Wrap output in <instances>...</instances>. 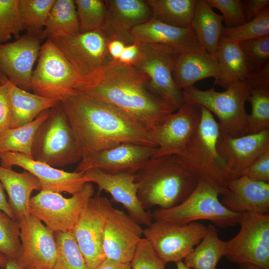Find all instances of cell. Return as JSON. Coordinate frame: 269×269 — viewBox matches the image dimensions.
Segmentation results:
<instances>
[{"instance_id":"cell-1","label":"cell","mask_w":269,"mask_h":269,"mask_svg":"<svg viewBox=\"0 0 269 269\" xmlns=\"http://www.w3.org/2000/svg\"><path fill=\"white\" fill-rule=\"evenodd\" d=\"M75 90L118 109L150 132L177 110L151 91L145 74L119 61L110 60Z\"/></svg>"},{"instance_id":"cell-2","label":"cell","mask_w":269,"mask_h":269,"mask_svg":"<svg viewBox=\"0 0 269 269\" xmlns=\"http://www.w3.org/2000/svg\"><path fill=\"white\" fill-rule=\"evenodd\" d=\"M61 104L77 140L82 159L123 143L157 147L151 132L144 126L79 91L75 90Z\"/></svg>"},{"instance_id":"cell-3","label":"cell","mask_w":269,"mask_h":269,"mask_svg":"<svg viewBox=\"0 0 269 269\" xmlns=\"http://www.w3.org/2000/svg\"><path fill=\"white\" fill-rule=\"evenodd\" d=\"M134 176L138 199L145 210L176 206L191 193L198 182L176 155L151 158Z\"/></svg>"},{"instance_id":"cell-4","label":"cell","mask_w":269,"mask_h":269,"mask_svg":"<svg viewBox=\"0 0 269 269\" xmlns=\"http://www.w3.org/2000/svg\"><path fill=\"white\" fill-rule=\"evenodd\" d=\"M220 134L219 124L213 115L201 107L200 123L184 148L176 155L198 181L210 184L221 195L232 178L217 151Z\"/></svg>"},{"instance_id":"cell-5","label":"cell","mask_w":269,"mask_h":269,"mask_svg":"<svg viewBox=\"0 0 269 269\" xmlns=\"http://www.w3.org/2000/svg\"><path fill=\"white\" fill-rule=\"evenodd\" d=\"M251 89L246 81L234 83L223 92L214 88L201 90L193 86L182 92L184 102L203 107L216 116L221 134L235 137L248 134L249 114L245 106Z\"/></svg>"},{"instance_id":"cell-6","label":"cell","mask_w":269,"mask_h":269,"mask_svg":"<svg viewBox=\"0 0 269 269\" xmlns=\"http://www.w3.org/2000/svg\"><path fill=\"white\" fill-rule=\"evenodd\" d=\"M220 192L210 184L199 181L191 193L172 208H157L151 213L155 221L185 225L208 220L220 228L239 224L242 215L227 209L219 199Z\"/></svg>"},{"instance_id":"cell-7","label":"cell","mask_w":269,"mask_h":269,"mask_svg":"<svg viewBox=\"0 0 269 269\" xmlns=\"http://www.w3.org/2000/svg\"><path fill=\"white\" fill-rule=\"evenodd\" d=\"M31 157L54 167L79 162L82 154L61 102L49 110L35 134Z\"/></svg>"},{"instance_id":"cell-8","label":"cell","mask_w":269,"mask_h":269,"mask_svg":"<svg viewBox=\"0 0 269 269\" xmlns=\"http://www.w3.org/2000/svg\"><path fill=\"white\" fill-rule=\"evenodd\" d=\"M37 60L31 79L33 93L61 101L76 89L79 78L75 69L49 39L41 45Z\"/></svg>"},{"instance_id":"cell-9","label":"cell","mask_w":269,"mask_h":269,"mask_svg":"<svg viewBox=\"0 0 269 269\" xmlns=\"http://www.w3.org/2000/svg\"><path fill=\"white\" fill-rule=\"evenodd\" d=\"M94 192L90 182L69 198L60 193L40 190L30 198L29 213L53 232L72 231Z\"/></svg>"},{"instance_id":"cell-10","label":"cell","mask_w":269,"mask_h":269,"mask_svg":"<svg viewBox=\"0 0 269 269\" xmlns=\"http://www.w3.org/2000/svg\"><path fill=\"white\" fill-rule=\"evenodd\" d=\"M237 235L226 242L224 257L230 263L269 269V214H242Z\"/></svg>"},{"instance_id":"cell-11","label":"cell","mask_w":269,"mask_h":269,"mask_svg":"<svg viewBox=\"0 0 269 269\" xmlns=\"http://www.w3.org/2000/svg\"><path fill=\"white\" fill-rule=\"evenodd\" d=\"M178 52L162 44L140 45L139 55L133 64L147 76L151 91L177 109L184 102L182 91L178 87L173 77Z\"/></svg>"},{"instance_id":"cell-12","label":"cell","mask_w":269,"mask_h":269,"mask_svg":"<svg viewBox=\"0 0 269 269\" xmlns=\"http://www.w3.org/2000/svg\"><path fill=\"white\" fill-rule=\"evenodd\" d=\"M207 226L198 222L177 225L155 221L145 229L143 236L165 264L183 260L200 242Z\"/></svg>"},{"instance_id":"cell-13","label":"cell","mask_w":269,"mask_h":269,"mask_svg":"<svg viewBox=\"0 0 269 269\" xmlns=\"http://www.w3.org/2000/svg\"><path fill=\"white\" fill-rule=\"evenodd\" d=\"M47 39L56 45L72 65L79 82L111 60L107 51L109 40L103 30L75 35L55 34Z\"/></svg>"},{"instance_id":"cell-14","label":"cell","mask_w":269,"mask_h":269,"mask_svg":"<svg viewBox=\"0 0 269 269\" xmlns=\"http://www.w3.org/2000/svg\"><path fill=\"white\" fill-rule=\"evenodd\" d=\"M113 207L106 197H91L72 230L88 269H96L106 259L103 248L104 228Z\"/></svg>"},{"instance_id":"cell-15","label":"cell","mask_w":269,"mask_h":269,"mask_svg":"<svg viewBox=\"0 0 269 269\" xmlns=\"http://www.w3.org/2000/svg\"><path fill=\"white\" fill-rule=\"evenodd\" d=\"M200 118V106L183 102L151 132L157 145L153 157L179 154L197 129Z\"/></svg>"},{"instance_id":"cell-16","label":"cell","mask_w":269,"mask_h":269,"mask_svg":"<svg viewBox=\"0 0 269 269\" xmlns=\"http://www.w3.org/2000/svg\"><path fill=\"white\" fill-rule=\"evenodd\" d=\"M143 229L127 213L113 207L104 225L103 248L106 259L130 263Z\"/></svg>"},{"instance_id":"cell-17","label":"cell","mask_w":269,"mask_h":269,"mask_svg":"<svg viewBox=\"0 0 269 269\" xmlns=\"http://www.w3.org/2000/svg\"><path fill=\"white\" fill-rule=\"evenodd\" d=\"M22 254L17 260L23 269H52L57 256L54 232L31 214L18 220Z\"/></svg>"},{"instance_id":"cell-18","label":"cell","mask_w":269,"mask_h":269,"mask_svg":"<svg viewBox=\"0 0 269 269\" xmlns=\"http://www.w3.org/2000/svg\"><path fill=\"white\" fill-rule=\"evenodd\" d=\"M41 35L26 33L12 42L0 43V71L14 85L31 90L33 67L37 60Z\"/></svg>"},{"instance_id":"cell-19","label":"cell","mask_w":269,"mask_h":269,"mask_svg":"<svg viewBox=\"0 0 269 269\" xmlns=\"http://www.w3.org/2000/svg\"><path fill=\"white\" fill-rule=\"evenodd\" d=\"M0 160L3 167L11 168L17 166L32 174L38 179L41 190L65 192L72 195L87 183L83 172H67L22 153H1Z\"/></svg>"},{"instance_id":"cell-20","label":"cell","mask_w":269,"mask_h":269,"mask_svg":"<svg viewBox=\"0 0 269 269\" xmlns=\"http://www.w3.org/2000/svg\"><path fill=\"white\" fill-rule=\"evenodd\" d=\"M157 147L123 143L82 159L75 171L97 168L106 173L134 174L153 157Z\"/></svg>"},{"instance_id":"cell-21","label":"cell","mask_w":269,"mask_h":269,"mask_svg":"<svg viewBox=\"0 0 269 269\" xmlns=\"http://www.w3.org/2000/svg\"><path fill=\"white\" fill-rule=\"evenodd\" d=\"M83 174L87 182L97 184L99 192L109 193L137 223L146 227L152 223L151 213L143 208L138 199L134 174H110L97 168L88 169Z\"/></svg>"},{"instance_id":"cell-22","label":"cell","mask_w":269,"mask_h":269,"mask_svg":"<svg viewBox=\"0 0 269 269\" xmlns=\"http://www.w3.org/2000/svg\"><path fill=\"white\" fill-rule=\"evenodd\" d=\"M217 149L231 178L239 177L260 156L269 150V130L235 137L220 134Z\"/></svg>"},{"instance_id":"cell-23","label":"cell","mask_w":269,"mask_h":269,"mask_svg":"<svg viewBox=\"0 0 269 269\" xmlns=\"http://www.w3.org/2000/svg\"><path fill=\"white\" fill-rule=\"evenodd\" d=\"M108 11L103 30L108 40L117 39L129 45L134 42L132 30L152 18L150 7L144 0H104Z\"/></svg>"},{"instance_id":"cell-24","label":"cell","mask_w":269,"mask_h":269,"mask_svg":"<svg viewBox=\"0 0 269 269\" xmlns=\"http://www.w3.org/2000/svg\"><path fill=\"white\" fill-rule=\"evenodd\" d=\"M221 195V203L233 212L269 214V183L254 181L243 175L230 179Z\"/></svg>"},{"instance_id":"cell-25","label":"cell","mask_w":269,"mask_h":269,"mask_svg":"<svg viewBox=\"0 0 269 269\" xmlns=\"http://www.w3.org/2000/svg\"><path fill=\"white\" fill-rule=\"evenodd\" d=\"M134 42L142 44H162L179 51L204 50L198 42L191 27L173 26L153 18L133 29Z\"/></svg>"},{"instance_id":"cell-26","label":"cell","mask_w":269,"mask_h":269,"mask_svg":"<svg viewBox=\"0 0 269 269\" xmlns=\"http://www.w3.org/2000/svg\"><path fill=\"white\" fill-rule=\"evenodd\" d=\"M218 76L214 55L205 50L178 52L174 65L173 77L182 91L193 86L198 81L210 77L216 79Z\"/></svg>"},{"instance_id":"cell-27","label":"cell","mask_w":269,"mask_h":269,"mask_svg":"<svg viewBox=\"0 0 269 269\" xmlns=\"http://www.w3.org/2000/svg\"><path fill=\"white\" fill-rule=\"evenodd\" d=\"M11 111V128H15L34 120L43 112L59 104L57 99L44 97L23 90L4 78Z\"/></svg>"},{"instance_id":"cell-28","label":"cell","mask_w":269,"mask_h":269,"mask_svg":"<svg viewBox=\"0 0 269 269\" xmlns=\"http://www.w3.org/2000/svg\"><path fill=\"white\" fill-rule=\"evenodd\" d=\"M0 181L7 194L8 203L16 220L28 216L32 191L41 190L38 179L26 170L17 172L0 165Z\"/></svg>"},{"instance_id":"cell-29","label":"cell","mask_w":269,"mask_h":269,"mask_svg":"<svg viewBox=\"0 0 269 269\" xmlns=\"http://www.w3.org/2000/svg\"><path fill=\"white\" fill-rule=\"evenodd\" d=\"M214 56L218 70L216 84L226 89L249 78L251 72L238 42L220 37Z\"/></svg>"},{"instance_id":"cell-30","label":"cell","mask_w":269,"mask_h":269,"mask_svg":"<svg viewBox=\"0 0 269 269\" xmlns=\"http://www.w3.org/2000/svg\"><path fill=\"white\" fill-rule=\"evenodd\" d=\"M222 15L216 13L206 0H197L191 27L201 46L214 55L224 26Z\"/></svg>"},{"instance_id":"cell-31","label":"cell","mask_w":269,"mask_h":269,"mask_svg":"<svg viewBox=\"0 0 269 269\" xmlns=\"http://www.w3.org/2000/svg\"><path fill=\"white\" fill-rule=\"evenodd\" d=\"M226 247V242L219 238L216 227L209 224L200 242L183 262L190 269H216L224 256Z\"/></svg>"},{"instance_id":"cell-32","label":"cell","mask_w":269,"mask_h":269,"mask_svg":"<svg viewBox=\"0 0 269 269\" xmlns=\"http://www.w3.org/2000/svg\"><path fill=\"white\" fill-rule=\"evenodd\" d=\"M197 0H146L152 17L180 28L191 27Z\"/></svg>"},{"instance_id":"cell-33","label":"cell","mask_w":269,"mask_h":269,"mask_svg":"<svg viewBox=\"0 0 269 269\" xmlns=\"http://www.w3.org/2000/svg\"><path fill=\"white\" fill-rule=\"evenodd\" d=\"M79 33L76 6L73 0H55L41 34L44 38L63 34L75 35Z\"/></svg>"},{"instance_id":"cell-34","label":"cell","mask_w":269,"mask_h":269,"mask_svg":"<svg viewBox=\"0 0 269 269\" xmlns=\"http://www.w3.org/2000/svg\"><path fill=\"white\" fill-rule=\"evenodd\" d=\"M49 110L43 112L27 124L8 130L0 138V153L17 152L31 157L35 134L41 124L47 118Z\"/></svg>"},{"instance_id":"cell-35","label":"cell","mask_w":269,"mask_h":269,"mask_svg":"<svg viewBox=\"0 0 269 269\" xmlns=\"http://www.w3.org/2000/svg\"><path fill=\"white\" fill-rule=\"evenodd\" d=\"M55 1V0H19V17L22 30L31 35H41Z\"/></svg>"},{"instance_id":"cell-36","label":"cell","mask_w":269,"mask_h":269,"mask_svg":"<svg viewBox=\"0 0 269 269\" xmlns=\"http://www.w3.org/2000/svg\"><path fill=\"white\" fill-rule=\"evenodd\" d=\"M57 256L52 269H88L72 231L54 232Z\"/></svg>"},{"instance_id":"cell-37","label":"cell","mask_w":269,"mask_h":269,"mask_svg":"<svg viewBox=\"0 0 269 269\" xmlns=\"http://www.w3.org/2000/svg\"><path fill=\"white\" fill-rule=\"evenodd\" d=\"M79 33L103 30L108 11L104 0H75Z\"/></svg>"},{"instance_id":"cell-38","label":"cell","mask_w":269,"mask_h":269,"mask_svg":"<svg viewBox=\"0 0 269 269\" xmlns=\"http://www.w3.org/2000/svg\"><path fill=\"white\" fill-rule=\"evenodd\" d=\"M248 101L251 106L248 134L269 130V87L251 89Z\"/></svg>"},{"instance_id":"cell-39","label":"cell","mask_w":269,"mask_h":269,"mask_svg":"<svg viewBox=\"0 0 269 269\" xmlns=\"http://www.w3.org/2000/svg\"><path fill=\"white\" fill-rule=\"evenodd\" d=\"M269 35V7L251 21L232 28L224 27L221 37L240 42Z\"/></svg>"},{"instance_id":"cell-40","label":"cell","mask_w":269,"mask_h":269,"mask_svg":"<svg viewBox=\"0 0 269 269\" xmlns=\"http://www.w3.org/2000/svg\"><path fill=\"white\" fill-rule=\"evenodd\" d=\"M17 220L0 210V253L8 259L18 260L22 254Z\"/></svg>"},{"instance_id":"cell-41","label":"cell","mask_w":269,"mask_h":269,"mask_svg":"<svg viewBox=\"0 0 269 269\" xmlns=\"http://www.w3.org/2000/svg\"><path fill=\"white\" fill-rule=\"evenodd\" d=\"M22 31L19 0H0V43H6L12 36L18 39Z\"/></svg>"},{"instance_id":"cell-42","label":"cell","mask_w":269,"mask_h":269,"mask_svg":"<svg viewBox=\"0 0 269 269\" xmlns=\"http://www.w3.org/2000/svg\"><path fill=\"white\" fill-rule=\"evenodd\" d=\"M251 73L269 63V35L239 43Z\"/></svg>"},{"instance_id":"cell-43","label":"cell","mask_w":269,"mask_h":269,"mask_svg":"<svg viewBox=\"0 0 269 269\" xmlns=\"http://www.w3.org/2000/svg\"><path fill=\"white\" fill-rule=\"evenodd\" d=\"M213 8L222 13L225 28H232L246 22L241 0H206Z\"/></svg>"},{"instance_id":"cell-44","label":"cell","mask_w":269,"mask_h":269,"mask_svg":"<svg viewBox=\"0 0 269 269\" xmlns=\"http://www.w3.org/2000/svg\"><path fill=\"white\" fill-rule=\"evenodd\" d=\"M130 264L132 269H166V264L144 238L140 240Z\"/></svg>"},{"instance_id":"cell-45","label":"cell","mask_w":269,"mask_h":269,"mask_svg":"<svg viewBox=\"0 0 269 269\" xmlns=\"http://www.w3.org/2000/svg\"><path fill=\"white\" fill-rule=\"evenodd\" d=\"M244 175L254 181L269 183V150L260 156Z\"/></svg>"},{"instance_id":"cell-46","label":"cell","mask_w":269,"mask_h":269,"mask_svg":"<svg viewBox=\"0 0 269 269\" xmlns=\"http://www.w3.org/2000/svg\"><path fill=\"white\" fill-rule=\"evenodd\" d=\"M11 111L4 78L0 82V138L11 128Z\"/></svg>"},{"instance_id":"cell-47","label":"cell","mask_w":269,"mask_h":269,"mask_svg":"<svg viewBox=\"0 0 269 269\" xmlns=\"http://www.w3.org/2000/svg\"><path fill=\"white\" fill-rule=\"evenodd\" d=\"M243 12L246 22L257 17L269 7V0H245L242 1Z\"/></svg>"},{"instance_id":"cell-48","label":"cell","mask_w":269,"mask_h":269,"mask_svg":"<svg viewBox=\"0 0 269 269\" xmlns=\"http://www.w3.org/2000/svg\"><path fill=\"white\" fill-rule=\"evenodd\" d=\"M140 50V45L136 42L126 45L118 61L125 65H133L137 59Z\"/></svg>"},{"instance_id":"cell-49","label":"cell","mask_w":269,"mask_h":269,"mask_svg":"<svg viewBox=\"0 0 269 269\" xmlns=\"http://www.w3.org/2000/svg\"><path fill=\"white\" fill-rule=\"evenodd\" d=\"M126 44L117 39L109 40L107 44V51L111 60L118 61Z\"/></svg>"},{"instance_id":"cell-50","label":"cell","mask_w":269,"mask_h":269,"mask_svg":"<svg viewBox=\"0 0 269 269\" xmlns=\"http://www.w3.org/2000/svg\"><path fill=\"white\" fill-rule=\"evenodd\" d=\"M4 190L3 186L0 181V210L4 212L11 219L16 220L8 202L6 199Z\"/></svg>"},{"instance_id":"cell-51","label":"cell","mask_w":269,"mask_h":269,"mask_svg":"<svg viewBox=\"0 0 269 269\" xmlns=\"http://www.w3.org/2000/svg\"><path fill=\"white\" fill-rule=\"evenodd\" d=\"M96 269H132L130 263H122L105 259Z\"/></svg>"},{"instance_id":"cell-52","label":"cell","mask_w":269,"mask_h":269,"mask_svg":"<svg viewBox=\"0 0 269 269\" xmlns=\"http://www.w3.org/2000/svg\"><path fill=\"white\" fill-rule=\"evenodd\" d=\"M5 269H23L17 260L8 259Z\"/></svg>"},{"instance_id":"cell-53","label":"cell","mask_w":269,"mask_h":269,"mask_svg":"<svg viewBox=\"0 0 269 269\" xmlns=\"http://www.w3.org/2000/svg\"><path fill=\"white\" fill-rule=\"evenodd\" d=\"M239 269H264L259 267L251 264H244L239 265Z\"/></svg>"},{"instance_id":"cell-54","label":"cell","mask_w":269,"mask_h":269,"mask_svg":"<svg viewBox=\"0 0 269 269\" xmlns=\"http://www.w3.org/2000/svg\"><path fill=\"white\" fill-rule=\"evenodd\" d=\"M8 258L0 253V267L5 268Z\"/></svg>"},{"instance_id":"cell-55","label":"cell","mask_w":269,"mask_h":269,"mask_svg":"<svg viewBox=\"0 0 269 269\" xmlns=\"http://www.w3.org/2000/svg\"><path fill=\"white\" fill-rule=\"evenodd\" d=\"M177 269H191L185 265L183 261L176 263Z\"/></svg>"},{"instance_id":"cell-56","label":"cell","mask_w":269,"mask_h":269,"mask_svg":"<svg viewBox=\"0 0 269 269\" xmlns=\"http://www.w3.org/2000/svg\"><path fill=\"white\" fill-rule=\"evenodd\" d=\"M24 269H44L38 268V267H30L26 268Z\"/></svg>"}]
</instances>
